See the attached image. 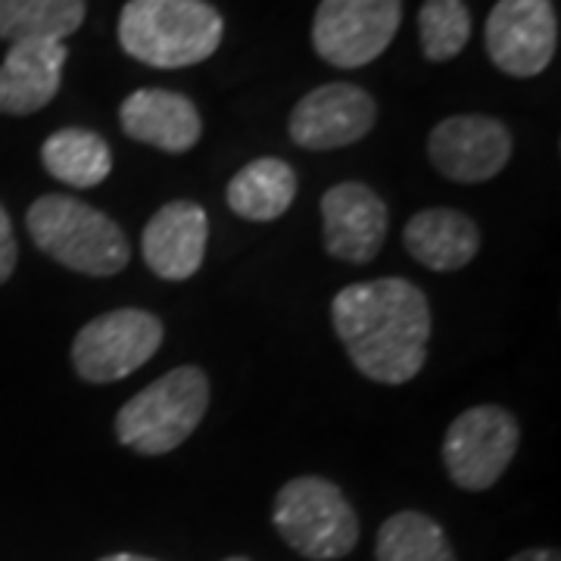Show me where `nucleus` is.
<instances>
[{
  "mask_svg": "<svg viewBox=\"0 0 561 561\" xmlns=\"http://www.w3.org/2000/svg\"><path fill=\"white\" fill-rule=\"evenodd\" d=\"M331 321L343 350L368 381L400 387L424 368L431 306L412 280L350 284L331 302Z\"/></svg>",
  "mask_w": 561,
  "mask_h": 561,
  "instance_id": "nucleus-1",
  "label": "nucleus"
},
{
  "mask_svg": "<svg viewBox=\"0 0 561 561\" xmlns=\"http://www.w3.org/2000/svg\"><path fill=\"white\" fill-rule=\"evenodd\" d=\"M119 44L153 69H184L219 50L225 22L206 0H128L119 13Z\"/></svg>",
  "mask_w": 561,
  "mask_h": 561,
  "instance_id": "nucleus-2",
  "label": "nucleus"
},
{
  "mask_svg": "<svg viewBox=\"0 0 561 561\" xmlns=\"http://www.w3.org/2000/svg\"><path fill=\"white\" fill-rule=\"evenodd\" d=\"M28 234L41 253L91 278H113L131 260L128 238L106 213L66 194H44L28 206Z\"/></svg>",
  "mask_w": 561,
  "mask_h": 561,
  "instance_id": "nucleus-3",
  "label": "nucleus"
},
{
  "mask_svg": "<svg viewBox=\"0 0 561 561\" xmlns=\"http://www.w3.org/2000/svg\"><path fill=\"white\" fill-rule=\"evenodd\" d=\"M209 409V378L181 365L144 387L116 412V440L138 456H165L187 440Z\"/></svg>",
  "mask_w": 561,
  "mask_h": 561,
  "instance_id": "nucleus-4",
  "label": "nucleus"
},
{
  "mask_svg": "<svg viewBox=\"0 0 561 561\" xmlns=\"http://www.w3.org/2000/svg\"><path fill=\"white\" fill-rule=\"evenodd\" d=\"M272 522L280 540L302 559L337 561L359 542V518L337 483L302 474L275 496Z\"/></svg>",
  "mask_w": 561,
  "mask_h": 561,
  "instance_id": "nucleus-5",
  "label": "nucleus"
},
{
  "mask_svg": "<svg viewBox=\"0 0 561 561\" xmlns=\"http://www.w3.org/2000/svg\"><path fill=\"white\" fill-rule=\"evenodd\" d=\"M518 443H522V427L508 409L502 405L465 409L443 437L446 474L461 490L483 493L508 471L518 453Z\"/></svg>",
  "mask_w": 561,
  "mask_h": 561,
  "instance_id": "nucleus-6",
  "label": "nucleus"
},
{
  "mask_svg": "<svg viewBox=\"0 0 561 561\" xmlns=\"http://www.w3.org/2000/svg\"><path fill=\"white\" fill-rule=\"evenodd\" d=\"M165 328L147 309H113L88 321L72 341V365L81 381L113 383L157 356Z\"/></svg>",
  "mask_w": 561,
  "mask_h": 561,
  "instance_id": "nucleus-7",
  "label": "nucleus"
},
{
  "mask_svg": "<svg viewBox=\"0 0 561 561\" xmlns=\"http://www.w3.org/2000/svg\"><path fill=\"white\" fill-rule=\"evenodd\" d=\"M402 22V0H321L312 47L337 69H359L381 57Z\"/></svg>",
  "mask_w": 561,
  "mask_h": 561,
  "instance_id": "nucleus-8",
  "label": "nucleus"
},
{
  "mask_svg": "<svg viewBox=\"0 0 561 561\" xmlns=\"http://www.w3.org/2000/svg\"><path fill=\"white\" fill-rule=\"evenodd\" d=\"M486 54L512 79H534L556 57L559 13L552 0H500L486 16Z\"/></svg>",
  "mask_w": 561,
  "mask_h": 561,
  "instance_id": "nucleus-9",
  "label": "nucleus"
},
{
  "mask_svg": "<svg viewBox=\"0 0 561 561\" xmlns=\"http://www.w3.org/2000/svg\"><path fill=\"white\" fill-rule=\"evenodd\" d=\"M378 119L375 98L350 81H331L309 91L290 113L287 131L302 150H341L362 140Z\"/></svg>",
  "mask_w": 561,
  "mask_h": 561,
  "instance_id": "nucleus-10",
  "label": "nucleus"
},
{
  "mask_svg": "<svg viewBox=\"0 0 561 561\" xmlns=\"http://www.w3.org/2000/svg\"><path fill=\"white\" fill-rule=\"evenodd\" d=\"M515 140L500 119L449 116L427 138V157L443 179L483 184L496 179L512 160Z\"/></svg>",
  "mask_w": 561,
  "mask_h": 561,
  "instance_id": "nucleus-11",
  "label": "nucleus"
},
{
  "mask_svg": "<svg viewBox=\"0 0 561 561\" xmlns=\"http://www.w3.org/2000/svg\"><path fill=\"white\" fill-rule=\"evenodd\" d=\"M321 241L334 260L365 265L381 253L390 228L387 203L362 181L334 184L321 197Z\"/></svg>",
  "mask_w": 561,
  "mask_h": 561,
  "instance_id": "nucleus-12",
  "label": "nucleus"
},
{
  "mask_svg": "<svg viewBox=\"0 0 561 561\" xmlns=\"http://www.w3.org/2000/svg\"><path fill=\"white\" fill-rule=\"evenodd\" d=\"M206 238H209V219L201 203H165L144 228L140 238L144 265L162 280L194 278L206 256Z\"/></svg>",
  "mask_w": 561,
  "mask_h": 561,
  "instance_id": "nucleus-13",
  "label": "nucleus"
},
{
  "mask_svg": "<svg viewBox=\"0 0 561 561\" xmlns=\"http://www.w3.org/2000/svg\"><path fill=\"white\" fill-rule=\"evenodd\" d=\"M119 122L128 138L162 153H187L203 135L197 106L165 88H140L128 94L119 106Z\"/></svg>",
  "mask_w": 561,
  "mask_h": 561,
  "instance_id": "nucleus-14",
  "label": "nucleus"
},
{
  "mask_svg": "<svg viewBox=\"0 0 561 561\" xmlns=\"http://www.w3.org/2000/svg\"><path fill=\"white\" fill-rule=\"evenodd\" d=\"M62 41H20L0 62V113L32 116L57 98L66 66Z\"/></svg>",
  "mask_w": 561,
  "mask_h": 561,
  "instance_id": "nucleus-15",
  "label": "nucleus"
},
{
  "mask_svg": "<svg viewBox=\"0 0 561 561\" xmlns=\"http://www.w3.org/2000/svg\"><path fill=\"white\" fill-rule=\"evenodd\" d=\"M412 260L431 272H459L481 250V231L459 209H424L402 231Z\"/></svg>",
  "mask_w": 561,
  "mask_h": 561,
  "instance_id": "nucleus-16",
  "label": "nucleus"
},
{
  "mask_svg": "<svg viewBox=\"0 0 561 561\" xmlns=\"http://www.w3.org/2000/svg\"><path fill=\"white\" fill-rule=\"evenodd\" d=\"M297 197V172L278 157H262L243 165L228 184L225 201L234 216L247 221L280 219Z\"/></svg>",
  "mask_w": 561,
  "mask_h": 561,
  "instance_id": "nucleus-17",
  "label": "nucleus"
},
{
  "mask_svg": "<svg viewBox=\"0 0 561 561\" xmlns=\"http://www.w3.org/2000/svg\"><path fill=\"white\" fill-rule=\"evenodd\" d=\"M41 162L50 179L69 187H98L113 172V153L106 140L88 128H60L41 147Z\"/></svg>",
  "mask_w": 561,
  "mask_h": 561,
  "instance_id": "nucleus-18",
  "label": "nucleus"
},
{
  "mask_svg": "<svg viewBox=\"0 0 561 561\" xmlns=\"http://www.w3.org/2000/svg\"><path fill=\"white\" fill-rule=\"evenodd\" d=\"M84 0H0V38L66 41L84 22Z\"/></svg>",
  "mask_w": 561,
  "mask_h": 561,
  "instance_id": "nucleus-19",
  "label": "nucleus"
},
{
  "mask_svg": "<svg viewBox=\"0 0 561 561\" xmlns=\"http://www.w3.org/2000/svg\"><path fill=\"white\" fill-rule=\"evenodd\" d=\"M375 556L378 561H456L440 524L412 508L397 512L381 524Z\"/></svg>",
  "mask_w": 561,
  "mask_h": 561,
  "instance_id": "nucleus-20",
  "label": "nucleus"
},
{
  "mask_svg": "<svg viewBox=\"0 0 561 561\" xmlns=\"http://www.w3.org/2000/svg\"><path fill=\"white\" fill-rule=\"evenodd\" d=\"M419 38L431 62L456 60L471 38V13L465 0H424L419 13Z\"/></svg>",
  "mask_w": 561,
  "mask_h": 561,
  "instance_id": "nucleus-21",
  "label": "nucleus"
},
{
  "mask_svg": "<svg viewBox=\"0 0 561 561\" xmlns=\"http://www.w3.org/2000/svg\"><path fill=\"white\" fill-rule=\"evenodd\" d=\"M16 260H20V247H16V234H13V225H10V216L7 209L0 206V284L13 275L16 268Z\"/></svg>",
  "mask_w": 561,
  "mask_h": 561,
  "instance_id": "nucleus-22",
  "label": "nucleus"
},
{
  "mask_svg": "<svg viewBox=\"0 0 561 561\" xmlns=\"http://www.w3.org/2000/svg\"><path fill=\"white\" fill-rule=\"evenodd\" d=\"M508 561H561L556 549H524L518 556H512Z\"/></svg>",
  "mask_w": 561,
  "mask_h": 561,
  "instance_id": "nucleus-23",
  "label": "nucleus"
},
{
  "mask_svg": "<svg viewBox=\"0 0 561 561\" xmlns=\"http://www.w3.org/2000/svg\"><path fill=\"white\" fill-rule=\"evenodd\" d=\"M101 561H157V559H147V556H131V552H116V556H106Z\"/></svg>",
  "mask_w": 561,
  "mask_h": 561,
  "instance_id": "nucleus-24",
  "label": "nucleus"
},
{
  "mask_svg": "<svg viewBox=\"0 0 561 561\" xmlns=\"http://www.w3.org/2000/svg\"><path fill=\"white\" fill-rule=\"evenodd\" d=\"M225 561H250V559H243V556H234V559H225Z\"/></svg>",
  "mask_w": 561,
  "mask_h": 561,
  "instance_id": "nucleus-25",
  "label": "nucleus"
}]
</instances>
